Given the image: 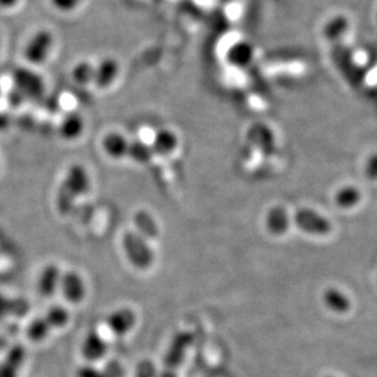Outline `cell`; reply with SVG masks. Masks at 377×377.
I'll return each mask as SVG.
<instances>
[{
  "label": "cell",
  "mask_w": 377,
  "mask_h": 377,
  "mask_svg": "<svg viewBox=\"0 0 377 377\" xmlns=\"http://www.w3.org/2000/svg\"><path fill=\"white\" fill-rule=\"evenodd\" d=\"M90 186V176L86 169L80 165L71 167L68 172V176L65 177V181L59 191V196H58V206L60 208V211H69L75 199L85 196V193L88 192Z\"/></svg>",
  "instance_id": "cell-1"
},
{
  "label": "cell",
  "mask_w": 377,
  "mask_h": 377,
  "mask_svg": "<svg viewBox=\"0 0 377 377\" xmlns=\"http://www.w3.org/2000/svg\"><path fill=\"white\" fill-rule=\"evenodd\" d=\"M55 46V37L52 31L41 30L36 32L23 49V59L31 68H38L46 64L52 55Z\"/></svg>",
  "instance_id": "cell-2"
},
{
  "label": "cell",
  "mask_w": 377,
  "mask_h": 377,
  "mask_svg": "<svg viewBox=\"0 0 377 377\" xmlns=\"http://www.w3.org/2000/svg\"><path fill=\"white\" fill-rule=\"evenodd\" d=\"M122 247L129 262L137 269H148L154 260V255L147 240L138 232L127 231L122 238Z\"/></svg>",
  "instance_id": "cell-3"
},
{
  "label": "cell",
  "mask_w": 377,
  "mask_h": 377,
  "mask_svg": "<svg viewBox=\"0 0 377 377\" xmlns=\"http://www.w3.org/2000/svg\"><path fill=\"white\" fill-rule=\"evenodd\" d=\"M14 83L25 98L37 100L46 92V82L33 68L18 69L14 73Z\"/></svg>",
  "instance_id": "cell-4"
},
{
  "label": "cell",
  "mask_w": 377,
  "mask_h": 377,
  "mask_svg": "<svg viewBox=\"0 0 377 377\" xmlns=\"http://www.w3.org/2000/svg\"><path fill=\"white\" fill-rule=\"evenodd\" d=\"M191 343H192V334L188 332H181L176 336L165 356L164 370L160 377H177L179 368L184 361Z\"/></svg>",
  "instance_id": "cell-5"
},
{
  "label": "cell",
  "mask_w": 377,
  "mask_h": 377,
  "mask_svg": "<svg viewBox=\"0 0 377 377\" xmlns=\"http://www.w3.org/2000/svg\"><path fill=\"white\" fill-rule=\"evenodd\" d=\"M294 223L302 231L317 236H325L332 228L330 221L326 219L325 216L309 208L297 211Z\"/></svg>",
  "instance_id": "cell-6"
},
{
  "label": "cell",
  "mask_w": 377,
  "mask_h": 377,
  "mask_svg": "<svg viewBox=\"0 0 377 377\" xmlns=\"http://www.w3.org/2000/svg\"><path fill=\"white\" fill-rule=\"evenodd\" d=\"M59 288L65 299L73 304H78L86 298V282L76 271H68L61 275Z\"/></svg>",
  "instance_id": "cell-7"
},
{
  "label": "cell",
  "mask_w": 377,
  "mask_h": 377,
  "mask_svg": "<svg viewBox=\"0 0 377 377\" xmlns=\"http://www.w3.org/2000/svg\"><path fill=\"white\" fill-rule=\"evenodd\" d=\"M137 322L136 313L132 309L121 308L112 312L107 317L105 327L115 337H124L132 330Z\"/></svg>",
  "instance_id": "cell-8"
},
{
  "label": "cell",
  "mask_w": 377,
  "mask_h": 377,
  "mask_svg": "<svg viewBox=\"0 0 377 377\" xmlns=\"http://www.w3.org/2000/svg\"><path fill=\"white\" fill-rule=\"evenodd\" d=\"M129 146L131 142L124 136V133L112 131L104 136L102 139V149L107 158L120 161L124 158H129Z\"/></svg>",
  "instance_id": "cell-9"
},
{
  "label": "cell",
  "mask_w": 377,
  "mask_h": 377,
  "mask_svg": "<svg viewBox=\"0 0 377 377\" xmlns=\"http://www.w3.org/2000/svg\"><path fill=\"white\" fill-rule=\"evenodd\" d=\"M120 63L115 58H105L95 65V85L98 90H107L120 76Z\"/></svg>",
  "instance_id": "cell-10"
},
{
  "label": "cell",
  "mask_w": 377,
  "mask_h": 377,
  "mask_svg": "<svg viewBox=\"0 0 377 377\" xmlns=\"http://www.w3.org/2000/svg\"><path fill=\"white\" fill-rule=\"evenodd\" d=\"M107 351V341L100 331L92 330L82 343V356L88 361L103 359Z\"/></svg>",
  "instance_id": "cell-11"
},
{
  "label": "cell",
  "mask_w": 377,
  "mask_h": 377,
  "mask_svg": "<svg viewBox=\"0 0 377 377\" xmlns=\"http://www.w3.org/2000/svg\"><path fill=\"white\" fill-rule=\"evenodd\" d=\"M26 359V351L21 344L10 348L4 360L0 363V377H18Z\"/></svg>",
  "instance_id": "cell-12"
},
{
  "label": "cell",
  "mask_w": 377,
  "mask_h": 377,
  "mask_svg": "<svg viewBox=\"0 0 377 377\" xmlns=\"http://www.w3.org/2000/svg\"><path fill=\"white\" fill-rule=\"evenodd\" d=\"M180 146V139L172 129H163L156 132L153 138L152 149L155 154L167 156L175 153Z\"/></svg>",
  "instance_id": "cell-13"
},
{
  "label": "cell",
  "mask_w": 377,
  "mask_h": 377,
  "mask_svg": "<svg viewBox=\"0 0 377 377\" xmlns=\"http://www.w3.org/2000/svg\"><path fill=\"white\" fill-rule=\"evenodd\" d=\"M86 129L85 119L80 114H69L61 121L59 134L64 141H78Z\"/></svg>",
  "instance_id": "cell-14"
},
{
  "label": "cell",
  "mask_w": 377,
  "mask_h": 377,
  "mask_svg": "<svg viewBox=\"0 0 377 377\" xmlns=\"http://www.w3.org/2000/svg\"><path fill=\"white\" fill-rule=\"evenodd\" d=\"M60 269L56 265H48L44 267L39 276L38 291L43 297L54 296L56 290L60 286Z\"/></svg>",
  "instance_id": "cell-15"
},
{
  "label": "cell",
  "mask_w": 377,
  "mask_h": 377,
  "mask_svg": "<svg viewBox=\"0 0 377 377\" xmlns=\"http://www.w3.org/2000/svg\"><path fill=\"white\" fill-rule=\"evenodd\" d=\"M334 199L341 209H351L361 201V191L354 184H346L336 191Z\"/></svg>",
  "instance_id": "cell-16"
},
{
  "label": "cell",
  "mask_w": 377,
  "mask_h": 377,
  "mask_svg": "<svg viewBox=\"0 0 377 377\" xmlns=\"http://www.w3.org/2000/svg\"><path fill=\"white\" fill-rule=\"evenodd\" d=\"M30 304L26 300L9 298L0 294V320L5 317H21L28 314Z\"/></svg>",
  "instance_id": "cell-17"
},
{
  "label": "cell",
  "mask_w": 377,
  "mask_h": 377,
  "mask_svg": "<svg viewBox=\"0 0 377 377\" xmlns=\"http://www.w3.org/2000/svg\"><path fill=\"white\" fill-rule=\"evenodd\" d=\"M290 226L287 211L281 206H275L266 215V228L274 235H283Z\"/></svg>",
  "instance_id": "cell-18"
},
{
  "label": "cell",
  "mask_w": 377,
  "mask_h": 377,
  "mask_svg": "<svg viewBox=\"0 0 377 377\" xmlns=\"http://www.w3.org/2000/svg\"><path fill=\"white\" fill-rule=\"evenodd\" d=\"M95 65L90 61H80L73 66L71 78L78 86L87 87L95 83Z\"/></svg>",
  "instance_id": "cell-19"
},
{
  "label": "cell",
  "mask_w": 377,
  "mask_h": 377,
  "mask_svg": "<svg viewBox=\"0 0 377 377\" xmlns=\"http://www.w3.org/2000/svg\"><path fill=\"white\" fill-rule=\"evenodd\" d=\"M253 47H250L245 42H240L236 46L230 48L228 53V61L238 68H243L245 65H248L253 59Z\"/></svg>",
  "instance_id": "cell-20"
},
{
  "label": "cell",
  "mask_w": 377,
  "mask_h": 377,
  "mask_svg": "<svg viewBox=\"0 0 377 377\" xmlns=\"http://www.w3.org/2000/svg\"><path fill=\"white\" fill-rule=\"evenodd\" d=\"M324 300L325 304L336 313H346L348 309L351 308V302L346 294H343L342 292L336 288L327 290L324 294Z\"/></svg>",
  "instance_id": "cell-21"
},
{
  "label": "cell",
  "mask_w": 377,
  "mask_h": 377,
  "mask_svg": "<svg viewBox=\"0 0 377 377\" xmlns=\"http://www.w3.org/2000/svg\"><path fill=\"white\" fill-rule=\"evenodd\" d=\"M52 327L48 324L46 317H38L33 322H31L28 329H27V336L32 342H43L48 336L52 332Z\"/></svg>",
  "instance_id": "cell-22"
},
{
  "label": "cell",
  "mask_w": 377,
  "mask_h": 377,
  "mask_svg": "<svg viewBox=\"0 0 377 377\" xmlns=\"http://www.w3.org/2000/svg\"><path fill=\"white\" fill-rule=\"evenodd\" d=\"M48 324L52 329H63L68 325L70 322V314L66 309L63 308L61 305H55L48 310L47 314L44 315Z\"/></svg>",
  "instance_id": "cell-23"
},
{
  "label": "cell",
  "mask_w": 377,
  "mask_h": 377,
  "mask_svg": "<svg viewBox=\"0 0 377 377\" xmlns=\"http://www.w3.org/2000/svg\"><path fill=\"white\" fill-rule=\"evenodd\" d=\"M153 149L152 147L146 144L144 142L134 141L131 142V146H129V158L134 160L138 164H146L149 161V159L152 158Z\"/></svg>",
  "instance_id": "cell-24"
},
{
  "label": "cell",
  "mask_w": 377,
  "mask_h": 377,
  "mask_svg": "<svg viewBox=\"0 0 377 377\" xmlns=\"http://www.w3.org/2000/svg\"><path fill=\"white\" fill-rule=\"evenodd\" d=\"M137 221L138 230L141 231L142 236L144 238H152L154 240L158 236V228L155 225L154 220L150 218L148 213H139L136 218Z\"/></svg>",
  "instance_id": "cell-25"
},
{
  "label": "cell",
  "mask_w": 377,
  "mask_h": 377,
  "mask_svg": "<svg viewBox=\"0 0 377 377\" xmlns=\"http://www.w3.org/2000/svg\"><path fill=\"white\" fill-rule=\"evenodd\" d=\"M53 6L60 13H73L83 3V0H51Z\"/></svg>",
  "instance_id": "cell-26"
},
{
  "label": "cell",
  "mask_w": 377,
  "mask_h": 377,
  "mask_svg": "<svg viewBox=\"0 0 377 377\" xmlns=\"http://www.w3.org/2000/svg\"><path fill=\"white\" fill-rule=\"evenodd\" d=\"M364 174L368 180H377V153L368 155L365 160Z\"/></svg>",
  "instance_id": "cell-27"
},
{
  "label": "cell",
  "mask_w": 377,
  "mask_h": 377,
  "mask_svg": "<svg viewBox=\"0 0 377 377\" xmlns=\"http://www.w3.org/2000/svg\"><path fill=\"white\" fill-rule=\"evenodd\" d=\"M78 377H109L107 373L100 371L98 368H95L93 366H82L78 370Z\"/></svg>",
  "instance_id": "cell-28"
},
{
  "label": "cell",
  "mask_w": 377,
  "mask_h": 377,
  "mask_svg": "<svg viewBox=\"0 0 377 377\" xmlns=\"http://www.w3.org/2000/svg\"><path fill=\"white\" fill-rule=\"evenodd\" d=\"M153 370H155L153 365L144 361L141 368H138V377H149L148 373H153Z\"/></svg>",
  "instance_id": "cell-29"
},
{
  "label": "cell",
  "mask_w": 377,
  "mask_h": 377,
  "mask_svg": "<svg viewBox=\"0 0 377 377\" xmlns=\"http://www.w3.org/2000/svg\"><path fill=\"white\" fill-rule=\"evenodd\" d=\"M20 0H0V9L9 10L18 6Z\"/></svg>",
  "instance_id": "cell-30"
},
{
  "label": "cell",
  "mask_w": 377,
  "mask_h": 377,
  "mask_svg": "<svg viewBox=\"0 0 377 377\" xmlns=\"http://www.w3.org/2000/svg\"><path fill=\"white\" fill-rule=\"evenodd\" d=\"M375 21H376V25H377V9H376V13H375Z\"/></svg>",
  "instance_id": "cell-31"
}]
</instances>
